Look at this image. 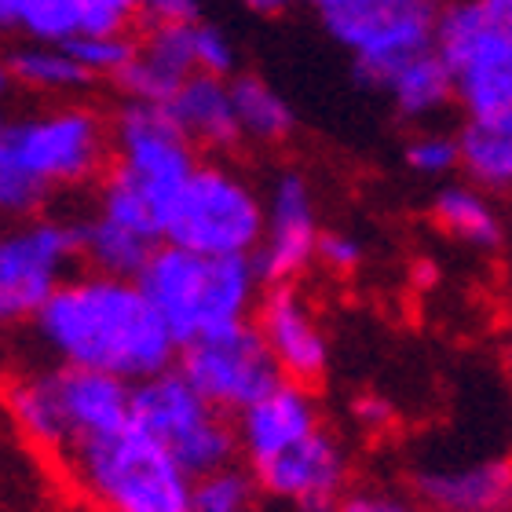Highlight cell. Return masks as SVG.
<instances>
[{"mask_svg":"<svg viewBox=\"0 0 512 512\" xmlns=\"http://www.w3.org/2000/svg\"><path fill=\"white\" fill-rule=\"evenodd\" d=\"M139 0H22L19 26L26 41L74 44L96 33H132Z\"/></svg>","mask_w":512,"mask_h":512,"instance_id":"19","label":"cell"},{"mask_svg":"<svg viewBox=\"0 0 512 512\" xmlns=\"http://www.w3.org/2000/svg\"><path fill=\"white\" fill-rule=\"evenodd\" d=\"M66 48L77 55V63L85 66L96 81H103V77L118 81L132 52H136V33H96V37H81Z\"/></svg>","mask_w":512,"mask_h":512,"instance_id":"32","label":"cell"},{"mask_svg":"<svg viewBox=\"0 0 512 512\" xmlns=\"http://www.w3.org/2000/svg\"><path fill=\"white\" fill-rule=\"evenodd\" d=\"M384 96L392 99L395 114L403 121L425 125V121L439 118L443 110L458 103V81H454V70L443 63V55L432 48V52H421L417 59H410L384 85Z\"/></svg>","mask_w":512,"mask_h":512,"instance_id":"21","label":"cell"},{"mask_svg":"<svg viewBox=\"0 0 512 512\" xmlns=\"http://www.w3.org/2000/svg\"><path fill=\"white\" fill-rule=\"evenodd\" d=\"M231 92H235V110L238 125L246 143L256 147H282L297 136V110L282 92H278L267 77L260 74H242L231 77Z\"/></svg>","mask_w":512,"mask_h":512,"instance_id":"24","label":"cell"},{"mask_svg":"<svg viewBox=\"0 0 512 512\" xmlns=\"http://www.w3.org/2000/svg\"><path fill=\"white\" fill-rule=\"evenodd\" d=\"M139 19L150 22H194L202 19V0H139Z\"/></svg>","mask_w":512,"mask_h":512,"instance_id":"36","label":"cell"},{"mask_svg":"<svg viewBox=\"0 0 512 512\" xmlns=\"http://www.w3.org/2000/svg\"><path fill=\"white\" fill-rule=\"evenodd\" d=\"M198 165H202V154L183 136L169 107L121 99L118 110L110 114V169L128 176L158 205L161 231H165L172 198L180 194Z\"/></svg>","mask_w":512,"mask_h":512,"instance_id":"10","label":"cell"},{"mask_svg":"<svg viewBox=\"0 0 512 512\" xmlns=\"http://www.w3.org/2000/svg\"><path fill=\"white\" fill-rule=\"evenodd\" d=\"M81 216L41 213L0 227V330L33 326L66 278L81 271Z\"/></svg>","mask_w":512,"mask_h":512,"instance_id":"9","label":"cell"},{"mask_svg":"<svg viewBox=\"0 0 512 512\" xmlns=\"http://www.w3.org/2000/svg\"><path fill=\"white\" fill-rule=\"evenodd\" d=\"M249 472L271 502L289 505L293 512H337L352 480V458L333 428H319L300 447Z\"/></svg>","mask_w":512,"mask_h":512,"instance_id":"14","label":"cell"},{"mask_svg":"<svg viewBox=\"0 0 512 512\" xmlns=\"http://www.w3.org/2000/svg\"><path fill=\"white\" fill-rule=\"evenodd\" d=\"M264 191L231 158H202L165 213V246L202 256H249L264 242Z\"/></svg>","mask_w":512,"mask_h":512,"instance_id":"5","label":"cell"},{"mask_svg":"<svg viewBox=\"0 0 512 512\" xmlns=\"http://www.w3.org/2000/svg\"><path fill=\"white\" fill-rule=\"evenodd\" d=\"M458 107L472 121H512V66L491 74L461 77Z\"/></svg>","mask_w":512,"mask_h":512,"instance_id":"30","label":"cell"},{"mask_svg":"<svg viewBox=\"0 0 512 512\" xmlns=\"http://www.w3.org/2000/svg\"><path fill=\"white\" fill-rule=\"evenodd\" d=\"M8 125H11V121L4 118V114H0V139H4V132H8Z\"/></svg>","mask_w":512,"mask_h":512,"instance_id":"43","label":"cell"},{"mask_svg":"<svg viewBox=\"0 0 512 512\" xmlns=\"http://www.w3.org/2000/svg\"><path fill=\"white\" fill-rule=\"evenodd\" d=\"M238 4H242L249 15H260V19H275V15H282V11H286L293 0H238Z\"/></svg>","mask_w":512,"mask_h":512,"instance_id":"38","label":"cell"},{"mask_svg":"<svg viewBox=\"0 0 512 512\" xmlns=\"http://www.w3.org/2000/svg\"><path fill=\"white\" fill-rule=\"evenodd\" d=\"M352 417H355V425L363 428V432H374V436H377V432H384V428H392L395 410H392V403H388L384 395L366 392L352 403Z\"/></svg>","mask_w":512,"mask_h":512,"instance_id":"37","label":"cell"},{"mask_svg":"<svg viewBox=\"0 0 512 512\" xmlns=\"http://www.w3.org/2000/svg\"><path fill=\"white\" fill-rule=\"evenodd\" d=\"M304 4H311L315 11H326L330 4H337V0H304Z\"/></svg>","mask_w":512,"mask_h":512,"instance_id":"41","label":"cell"},{"mask_svg":"<svg viewBox=\"0 0 512 512\" xmlns=\"http://www.w3.org/2000/svg\"><path fill=\"white\" fill-rule=\"evenodd\" d=\"M169 110L202 158H231L246 143L242 125H238L235 92H231V81H224V77L194 74L176 92Z\"/></svg>","mask_w":512,"mask_h":512,"instance_id":"20","label":"cell"},{"mask_svg":"<svg viewBox=\"0 0 512 512\" xmlns=\"http://www.w3.org/2000/svg\"><path fill=\"white\" fill-rule=\"evenodd\" d=\"M22 0H0V30H15L19 26Z\"/></svg>","mask_w":512,"mask_h":512,"instance_id":"39","label":"cell"},{"mask_svg":"<svg viewBox=\"0 0 512 512\" xmlns=\"http://www.w3.org/2000/svg\"><path fill=\"white\" fill-rule=\"evenodd\" d=\"M176 370L227 417L249 410L256 399H264L282 381L275 359H271L253 322L183 344L176 355Z\"/></svg>","mask_w":512,"mask_h":512,"instance_id":"11","label":"cell"},{"mask_svg":"<svg viewBox=\"0 0 512 512\" xmlns=\"http://www.w3.org/2000/svg\"><path fill=\"white\" fill-rule=\"evenodd\" d=\"M4 406L26 443L63 461L74 447L132 421V384L52 363L15 377L4 392Z\"/></svg>","mask_w":512,"mask_h":512,"instance_id":"3","label":"cell"},{"mask_svg":"<svg viewBox=\"0 0 512 512\" xmlns=\"http://www.w3.org/2000/svg\"><path fill=\"white\" fill-rule=\"evenodd\" d=\"M48 202H52V191L0 139V224L33 220V216L48 213Z\"/></svg>","mask_w":512,"mask_h":512,"instance_id":"28","label":"cell"},{"mask_svg":"<svg viewBox=\"0 0 512 512\" xmlns=\"http://www.w3.org/2000/svg\"><path fill=\"white\" fill-rule=\"evenodd\" d=\"M4 59H8L15 88H26L33 96H48V99H55V103L70 96H81L85 88L96 85V77L77 63V55L70 52L66 44L22 41L19 48H11Z\"/></svg>","mask_w":512,"mask_h":512,"instance_id":"23","label":"cell"},{"mask_svg":"<svg viewBox=\"0 0 512 512\" xmlns=\"http://www.w3.org/2000/svg\"><path fill=\"white\" fill-rule=\"evenodd\" d=\"M191 26L194 22H150L136 33V52L114 81L121 99L169 107L176 92L198 74Z\"/></svg>","mask_w":512,"mask_h":512,"instance_id":"18","label":"cell"},{"mask_svg":"<svg viewBox=\"0 0 512 512\" xmlns=\"http://www.w3.org/2000/svg\"><path fill=\"white\" fill-rule=\"evenodd\" d=\"M315 264L326 267V271H330V275H337V278L359 275V271H363V264H366L363 238L352 235V231H322Z\"/></svg>","mask_w":512,"mask_h":512,"instance_id":"34","label":"cell"},{"mask_svg":"<svg viewBox=\"0 0 512 512\" xmlns=\"http://www.w3.org/2000/svg\"><path fill=\"white\" fill-rule=\"evenodd\" d=\"M454 81L512 66V11L487 0H447L436 15V44Z\"/></svg>","mask_w":512,"mask_h":512,"instance_id":"16","label":"cell"},{"mask_svg":"<svg viewBox=\"0 0 512 512\" xmlns=\"http://www.w3.org/2000/svg\"><path fill=\"white\" fill-rule=\"evenodd\" d=\"M253 326L264 337L282 381L304 384V388L326 381L333 363V344L300 282L267 286L253 315Z\"/></svg>","mask_w":512,"mask_h":512,"instance_id":"13","label":"cell"},{"mask_svg":"<svg viewBox=\"0 0 512 512\" xmlns=\"http://www.w3.org/2000/svg\"><path fill=\"white\" fill-rule=\"evenodd\" d=\"M406 169L421 176V180H447L450 172H461V150L458 132H443V128H421L406 139L403 147Z\"/></svg>","mask_w":512,"mask_h":512,"instance_id":"31","label":"cell"},{"mask_svg":"<svg viewBox=\"0 0 512 512\" xmlns=\"http://www.w3.org/2000/svg\"><path fill=\"white\" fill-rule=\"evenodd\" d=\"M432 224L447 238L472 249H498L505 238V224L494 209L491 194L472 183H443L428 202Z\"/></svg>","mask_w":512,"mask_h":512,"instance_id":"22","label":"cell"},{"mask_svg":"<svg viewBox=\"0 0 512 512\" xmlns=\"http://www.w3.org/2000/svg\"><path fill=\"white\" fill-rule=\"evenodd\" d=\"M264 242L256 249L253 264L264 286L300 282L315 267L319 253V198L300 169H282L264 191Z\"/></svg>","mask_w":512,"mask_h":512,"instance_id":"12","label":"cell"},{"mask_svg":"<svg viewBox=\"0 0 512 512\" xmlns=\"http://www.w3.org/2000/svg\"><path fill=\"white\" fill-rule=\"evenodd\" d=\"M44 355L59 366L96 370L139 384L172 370L180 344L172 341L136 278L74 271L33 319Z\"/></svg>","mask_w":512,"mask_h":512,"instance_id":"1","label":"cell"},{"mask_svg":"<svg viewBox=\"0 0 512 512\" xmlns=\"http://www.w3.org/2000/svg\"><path fill=\"white\" fill-rule=\"evenodd\" d=\"M505 512H512V509H505Z\"/></svg>","mask_w":512,"mask_h":512,"instance_id":"44","label":"cell"},{"mask_svg":"<svg viewBox=\"0 0 512 512\" xmlns=\"http://www.w3.org/2000/svg\"><path fill=\"white\" fill-rule=\"evenodd\" d=\"M260 483L246 465H224V469L194 480L191 512H256L260 505Z\"/></svg>","mask_w":512,"mask_h":512,"instance_id":"29","label":"cell"},{"mask_svg":"<svg viewBox=\"0 0 512 512\" xmlns=\"http://www.w3.org/2000/svg\"><path fill=\"white\" fill-rule=\"evenodd\" d=\"M337 512H428V509L417 498H406V494L366 487V491L344 494V502L337 505Z\"/></svg>","mask_w":512,"mask_h":512,"instance_id":"35","label":"cell"},{"mask_svg":"<svg viewBox=\"0 0 512 512\" xmlns=\"http://www.w3.org/2000/svg\"><path fill=\"white\" fill-rule=\"evenodd\" d=\"M439 0H337L319 11L322 26L352 55V77L363 88L384 85L436 44Z\"/></svg>","mask_w":512,"mask_h":512,"instance_id":"8","label":"cell"},{"mask_svg":"<svg viewBox=\"0 0 512 512\" xmlns=\"http://www.w3.org/2000/svg\"><path fill=\"white\" fill-rule=\"evenodd\" d=\"M136 282L180 348L253 322L267 289L249 256H202L165 242Z\"/></svg>","mask_w":512,"mask_h":512,"instance_id":"2","label":"cell"},{"mask_svg":"<svg viewBox=\"0 0 512 512\" xmlns=\"http://www.w3.org/2000/svg\"><path fill=\"white\" fill-rule=\"evenodd\" d=\"M465 183L483 194H512V121H472L458 128Z\"/></svg>","mask_w":512,"mask_h":512,"instance_id":"25","label":"cell"},{"mask_svg":"<svg viewBox=\"0 0 512 512\" xmlns=\"http://www.w3.org/2000/svg\"><path fill=\"white\" fill-rule=\"evenodd\" d=\"M410 491L428 512H505L512 509V454L425 465L410 476Z\"/></svg>","mask_w":512,"mask_h":512,"instance_id":"17","label":"cell"},{"mask_svg":"<svg viewBox=\"0 0 512 512\" xmlns=\"http://www.w3.org/2000/svg\"><path fill=\"white\" fill-rule=\"evenodd\" d=\"M63 469L96 512H191L194 480L132 421L74 447Z\"/></svg>","mask_w":512,"mask_h":512,"instance_id":"4","label":"cell"},{"mask_svg":"<svg viewBox=\"0 0 512 512\" xmlns=\"http://www.w3.org/2000/svg\"><path fill=\"white\" fill-rule=\"evenodd\" d=\"M487 4H494L498 11H512V0H487Z\"/></svg>","mask_w":512,"mask_h":512,"instance_id":"42","label":"cell"},{"mask_svg":"<svg viewBox=\"0 0 512 512\" xmlns=\"http://www.w3.org/2000/svg\"><path fill=\"white\" fill-rule=\"evenodd\" d=\"M161 242L128 231V227L114 224L107 216L88 213L81 216V264L88 271H103V275L118 278H139V271L147 267Z\"/></svg>","mask_w":512,"mask_h":512,"instance_id":"26","label":"cell"},{"mask_svg":"<svg viewBox=\"0 0 512 512\" xmlns=\"http://www.w3.org/2000/svg\"><path fill=\"white\" fill-rule=\"evenodd\" d=\"M319 428H326V421H322L315 388L278 381L264 399H256L249 410L235 417L238 458L246 469H260L267 461L282 458L286 450L300 447Z\"/></svg>","mask_w":512,"mask_h":512,"instance_id":"15","label":"cell"},{"mask_svg":"<svg viewBox=\"0 0 512 512\" xmlns=\"http://www.w3.org/2000/svg\"><path fill=\"white\" fill-rule=\"evenodd\" d=\"M191 44H194V70L205 77H238V48L231 41V33L224 26H216V22H205V19H194L191 26Z\"/></svg>","mask_w":512,"mask_h":512,"instance_id":"33","label":"cell"},{"mask_svg":"<svg viewBox=\"0 0 512 512\" xmlns=\"http://www.w3.org/2000/svg\"><path fill=\"white\" fill-rule=\"evenodd\" d=\"M11 88H15V81H11V70H8V59L0 55V99L8 96Z\"/></svg>","mask_w":512,"mask_h":512,"instance_id":"40","label":"cell"},{"mask_svg":"<svg viewBox=\"0 0 512 512\" xmlns=\"http://www.w3.org/2000/svg\"><path fill=\"white\" fill-rule=\"evenodd\" d=\"M132 425L158 439L191 480L238 461L235 417L216 410L176 366L132 384Z\"/></svg>","mask_w":512,"mask_h":512,"instance_id":"7","label":"cell"},{"mask_svg":"<svg viewBox=\"0 0 512 512\" xmlns=\"http://www.w3.org/2000/svg\"><path fill=\"white\" fill-rule=\"evenodd\" d=\"M4 143L52 194L85 191L110 169V114L81 99H59L11 121Z\"/></svg>","mask_w":512,"mask_h":512,"instance_id":"6","label":"cell"},{"mask_svg":"<svg viewBox=\"0 0 512 512\" xmlns=\"http://www.w3.org/2000/svg\"><path fill=\"white\" fill-rule=\"evenodd\" d=\"M92 213L107 216V220L128 227V231H139V235L161 242V209L128 176H121L118 169H107V176L96 183Z\"/></svg>","mask_w":512,"mask_h":512,"instance_id":"27","label":"cell"}]
</instances>
